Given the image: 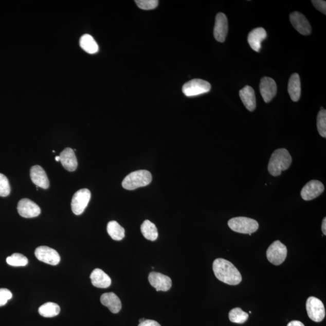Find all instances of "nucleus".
<instances>
[{
	"instance_id": "6",
	"label": "nucleus",
	"mask_w": 326,
	"mask_h": 326,
	"mask_svg": "<svg viewBox=\"0 0 326 326\" xmlns=\"http://www.w3.org/2000/svg\"><path fill=\"white\" fill-rule=\"evenodd\" d=\"M286 256V247L279 241L274 242L267 249V259L273 265L278 266L282 264L285 261Z\"/></svg>"
},
{
	"instance_id": "31",
	"label": "nucleus",
	"mask_w": 326,
	"mask_h": 326,
	"mask_svg": "<svg viewBox=\"0 0 326 326\" xmlns=\"http://www.w3.org/2000/svg\"><path fill=\"white\" fill-rule=\"evenodd\" d=\"M138 8L143 10L154 9L158 5L157 0H136L135 1Z\"/></svg>"
},
{
	"instance_id": "32",
	"label": "nucleus",
	"mask_w": 326,
	"mask_h": 326,
	"mask_svg": "<svg viewBox=\"0 0 326 326\" xmlns=\"http://www.w3.org/2000/svg\"><path fill=\"white\" fill-rule=\"evenodd\" d=\"M12 298V294L6 288L0 289V307L5 306L8 301Z\"/></svg>"
},
{
	"instance_id": "36",
	"label": "nucleus",
	"mask_w": 326,
	"mask_h": 326,
	"mask_svg": "<svg viewBox=\"0 0 326 326\" xmlns=\"http://www.w3.org/2000/svg\"><path fill=\"white\" fill-rule=\"evenodd\" d=\"M321 228H322V233H323V234L325 235L326 234V218H324L323 220H322Z\"/></svg>"
},
{
	"instance_id": "12",
	"label": "nucleus",
	"mask_w": 326,
	"mask_h": 326,
	"mask_svg": "<svg viewBox=\"0 0 326 326\" xmlns=\"http://www.w3.org/2000/svg\"><path fill=\"white\" fill-rule=\"evenodd\" d=\"M290 22L298 32L303 35H309L312 31L311 26L307 19L302 13L294 12L290 14Z\"/></svg>"
},
{
	"instance_id": "26",
	"label": "nucleus",
	"mask_w": 326,
	"mask_h": 326,
	"mask_svg": "<svg viewBox=\"0 0 326 326\" xmlns=\"http://www.w3.org/2000/svg\"><path fill=\"white\" fill-rule=\"evenodd\" d=\"M61 309L58 304L52 302H48L40 306L38 312L44 317L51 318L57 316L60 314Z\"/></svg>"
},
{
	"instance_id": "33",
	"label": "nucleus",
	"mask_w": 326,
	"mask_h": 326,
	"mask_svg": "<svg viewBox=\"0 0 326 326\" xmlns=\"http://www.w3.org/2000/svg\"><path fill=\"white\" fill-rule=\"evenodd\" d=\"M312 4L319 11L326 14V2L322 0H312Z\"/></svg>"
},
{
	"instance_id": "2",
	"label": "nucleus",
	"mask_w": 326,
	"mask_h": 326,
	"mask_svg": "<svg viewBox=\"0 0 326 326\" xmlns=\"http://www.w3.org/2000/svg\"><path fill=\"white\" fill-rule=\"evenodd\" d=\"M292 163V157L286 149H278L273 152L268 164V171L270 175L278 176L282 171H286Z\"/></svg>"
},
{
	"instance_id": "8",
	"label": "nucleus",
	"mask_w": 326,
	"mask_h": 326,
	"mask_svg": "<svg viewBox=\"0 0 326 326\" xmlns=\"http://www.w3.org/2000/svg\"><path fill=\"white\" fill-rule=\"evenodd\" d=\"M91 192L87 189H82L78 190L73 196L71 201V210L76 215H80L84 213L86 207L88 206Z\"/></svg>"
},
{
	"instance_id": "1",
	"label": "nucleus",
	"mask_w": 326,
	"mask_h": 326,
	"mask_svg": "<svg viewBox=\"0 0 326 326\" xmlns=\"http://www.w3.org/2000/svg\"><path fill=\"white\" fill-rule=\"evenodd\" d=\"M213 270L216 278L229 285H238L242 282L240 272L233 263L224 259H217L213 263Z\"/></svg>"
},
{
	"instance_id": "13",
	"label": "nucleus",
	"mask_w": 326,
	"mask_h": 326,
	"mask_svg": "<svg viewBox=\"0 0 326 326\" xmlns=\"http://www.w3.org/2000/svg\"><path fill=\"white\" fill-rule=\"evenodd\" d=\"M228 25L226 15L223 13H218L215 20L214 37L218 42L224 43L228 34Z\"/></svg>"
},
{
	"instance_id": "28",
	"label": "nucleus",
	"mask_w": 326,
	"mask_h": 326,
	"mask_svg": "<svg viewBox=\"0 0 326 326\" xmlns=\"http://www.w3.org/2000/svg\"><path fill=\"white\" fill-rule=\"evenodd\" d=\"M6 262L12 266H24L28 264V259L20 253H15L6 259Z\"/></svg>"
},
{
	"instance_id": "9",
	"label": "nucleus",
	"mask_w": 326,
	"mask_h": 326,
	"mask_svg": "<svg viewBox=\"0 0 326 326\" xmlns=\"http://www.w3.org/2000/svg\"><path fill=\"white\" fill-rule=\"evenodd\" d=\"M36 258L40 261L51 265H57L60 262L61 258L55 249L47 246H41L36 249L34 252Z\"/></svg>"
},
{
	"instance_id": "37",
	"label": "nucleus",
	"mask_w": 326,
	"mask_h": 326,
	"mask_svg": "<svg viewBox=\"0 0 326 326\" xmlns=\"http://www.w3.org/2000/svg\"><path fill=\"white\" fill-rule=\"evenodd\" d=\"M55 160H56L57 161H60V156H57V157H55Z\"/></svg>"
},
{
	"instance_id": "34",
	"label": "nucleus",
	"mask_w": 326,
	"mask_h": 326,
	"mask_svg": "<svg viewBox=\"0 0 326 326\" xmlns=\"http://www.w3.org/2000/svg\"><path fill=\"white\" fill-rule=\"evenodd\" d=\"M138 326H161L158 322L152 320H146Z\"/></svg>"
},
{
	"instance_id": "4",
	"label": "nucleus",
	"mask_w": 326,
	"mask_h": 326,
	"mask_svg": "<svg viewBox=\"0 0 326 326\" xmlns=\"http://www.w3.org/2000/svg\"><path fill=\"white\" fill-rule=\"evenodd\" d=\"M228 227L231 230L242 234L251 235L258 230L259 225L255 220L247 217H237L229 220Z\"/></svg>"
},
{
	"instance_id": "24",
	"label": "nucleus",
	"mask_w": 326,
	"mask_h": 326,
	"mask_svg": "<svg viewBox=\"0 0 326 326\" xmlns=\"http://www.w3.org/2000/svg\"><path fill=\"white\" fill-rule=\"evenodd\" d=\"M80 46L89 54H95L99 51V46L92 36L88 34L83 35L80 40Z\"/></svg>"
},
{
	"instance_id": "30",
	"label": "nucleus",
	"mask_w": 326,
	"mask_h": 326,
	"mask_svg": "<svg viewBox=\"0 0 326 326\" xmlns=\"http://www.w3.org/2000/svg\"><path fill=\"white\" fill-rule=\"evenodd\" d=\"M10 193V186L8 178L0 173V196L6 197Z\"/></svg>"
},
{
	"instance_id": "27",
	"label": "nucleus",
	"mask_w": 326,
	"mask_h": 326,
	"mask_svg": "<svg viewBox=\"0 0 326 326\" xmlns=\"http://www.w3.org/2000/svg\"><path fill=\"white\" fill-rule=\"evenodd\" d=\"M229 319L232 322L237 324H243L248 320L249 315L242 309L236 307L229 312Z\"/></svg>"
},
{
	"instance_id": "20",
	"label": "nucleus",
	"mask_w": 326,
	"mask_h": 326,
	"mask_svg": "<svg viewBox=\"0 0 326 326\" xmlns=\"http://www.w3.org/2000/svg\"><path fill=\"white\" fill-rule=\"evenodd\" d=\"M100 302L109 309L113 314H117L121 309V303L120 298L113 293L103 294L100 297Z\"/></svg>"
},
{
	"instance_id": "14",
	"label": "nucleus",
	"mask_w": 326,
	"mask_h": 326,
	"mask_svg": "<svg viewBox=\"0 0 326 326\" xmlns=\"http://www.w3.org/2000/svg\"><path fill=\"white\" fill-rule=\"evenodd\" d=\"M149 283L157 291H169L172 287V280L169 277L157 272H151L148 277Z\"/></svg>"
},
{
	"instance_id": "22",
	"label": "nucleus",
	"mask_w": 326,
	"mask_h": 326,
	"mask_svg": "<svg viewBox=\"0 0 326 326\" xmlns=\"http://www.w3.org/2000/svg\"><path fill=\"white\" fill-rule=\"evenodd\" d=\"M289 95L294 102L299 100L301 96V82L299 75L294 74L291 75L288 82Z\"/></svg>"
},
{
	"instance_id": "5",
	"label": "nucleus",
	"mask_w": 326,
	"mask_h": 326,
	"mask_svg": "<svg viewBox=\"0 0 326 326\" xmlns=\"http://www.w3.org/2000/svg\"><path fill=\"white\" fill-rule=\"evenodd\" d=\"M210 89V83L200 79L191 80L183 86V92L187 97L203 95L209 92Z\"/></svg>"
},
{
	"instance_id": "18",
	"label": "nucleus",
	"mask_w": 326,
	"mask_h": 326,
	"mask_svg": "<svg viewBox=\"0 0 326 326\" xmlns=\"http://www.w3.org/2000/svg\"><path fill=\"white\" fill-rule=\"evenodd\" d=\"M60 161L63 167L68 171L74 172L78 168V160L74 150L71 148H65L60 155Z\"/></svg>"
},
{
	"instance_id": "17",
	"label": "nucleus",
	"mask_w": 326,
	"mask_h": 326,
	"mask_svg": "<svg viewBox=\"0 0 326 326\" xmlns=\"http://www.w3.org/2000/svg\"><path fill=\"white\" fill-rule=\"evenodd\" d=\"M267 37L266 30L262 27H258L251 31L248 34V42L252 50L259 52L261 49L262 43Z\"/></svg>"
},
{
	"instance_id": "7",
	"label": "nucleus",
	"mask_w": 326,
	"mask_h": 326,
	"mask_svg": "<svg viewBox=\"0 0 326 326\" xmlns=\"http://www.w3.org/2000/svg\"><path fill=\"white\" fill-rule=\"evenodd\" d=\"M306 311L308 317L315 322H321L325 316L324 304L318 298L310 297L306 301Z\"/></svg>"
},
{
	"instance_id": "38",
	"label": "nucleus",
	"mask_w": 326,
	"mask_h": 326,
	"mask_svg": "<svg viewBox=\"0 0 326 326\" xmlns=\"http://www.w3.org/2000/svg\"><path fill=\"white\" fill-rule=\"evenodd\" d=\"M146 320L145 318H141L140 319V320H139L140 323H141V322H143L144 321Z\"/></svg>"
},
{
	"instance_id": "21",
	"label": "nucleus",
	"mask_w": 326,
	"mask_h": 326,
	"mask_svg": "<svg viewBox=\"0 0 326 326\" xmlns=\"http://www.w3.org/2000/svg\"><path fill=\"white\" fill-rule=\"evenodd\" d=\"M239 96L246 108L253 112L256 107V99L255 90L251 86H245L239 92Z\"/></svg>"
},
{
	"instance_id": "19",
	"label": "nucleus",
	"mask_w": 326,
	"mask_h": 326,
	"mask_svg": "<svg viewBox=\"0 0 326 326\" xmlns=\"http://www.w3.org/2000/svg\"><path fill=\"white\" fill-rule=\"evenodd\" d=\"M92 283L94 286L99 288H107L112 284V279L102 269L97 268L93 270L90 275Z\"/></svg>"
},
{
	"instance_id": "35",
	"label": "nucleus",
	"mask_w": 326,
	"mask_h": 326,
	"mask_svg": "<svg viewBox=\"0 0 326 326\" xmlns=\"http://www.w3.org/2000/svg\"><path fill=\"white\" fill-rule=\"evenodd\" d=\"M287 326H304V325L300 321H292L289 322Z\"/></svg>"
},
{
	"instance_id": "23",
	"label": "nucleus",
	"mask_w": 326,
	"mask_h": 326,
	"mask_svg": "<svg viewBox=\"0 0 326 326\" xmlns=\"http://www.w3.org/2000/svg\"><path fill=\"white\" fill-rule=\"evenodd\" d=\"M107 233L113 240L119 241L125 237V230L115 221H110L107 225Z\"/></svg>"
},
{
	"instance_id": "3",
	"label": "nucleus",
	"mask_w": 326,
	"mask_h": 326,
	"mask_svg": "<svg viewBox=\"0 0 326 326\" xmlns=\"http://www.w3.org/2000/svg\"><path fill=\"white\" fill-rule=\"evenodd\" d=\"M150 172L146 170L131 172L123 179L122 186L126 190H133L141 187L147 186L152 182Z\"/></svg>"
},
{
	"instance_id": "25",
	"label": "nucleus",
	"mask_w": 326,
	"mask_h": 326,
	"mask_svg": "<svg viewBox=\"0 0 326 326\" xmlns=\"http://www.w3.org/2000/svg\"><path fill=\"white\" fill-rule=\"evenodd\" d=\"M141 231L143 237L151 241L157 240L158 233L155 225L149 220H146L141 225Z\"/></svg>"
},
{
	"instance_id": "15",
	"label": "nucleus",
	"mask_w": 326,
	"mask_h": 326,
	"mask_svg": "<svg viewBox=\"0 0 326 326\" xmlns=\"http://www.w3.org/2000/svg\"><path fill=\"white\" fill-rule=\"evenodd\" d=\"M277 84L272 78L264 77L261 79L260 92L265 102L269 103L275 98L277 93Z\"/></svg>"
},
{
	"instance_id": "29",
	"label": "nucleus",
	"mask_w": 326,
	"mask_h": 326,
	"mask_svg": "<svg viewBox=\"0 0 326 326\" xmlns=\"http://www.w3.org/2000/svg\"><path fill=\"white\" fill-rule=\"evenodd\" d=\"M317 129L321 137H326V111L321 107L317 116Z\"/></svg>"
},
{
	"instance_id": "16",
	"label": "nucleus",
	"mask_w": 326,
	"mask_h": 326,
	"mask_svg": "<svg viewBox=\"0 0 326 326\" xmlns=\"http://www.w3.org/2000/svg\"><path fill=\"white\" fill-rule=\"evenodd\" d=\"M30 178L37 186L44 189L49 187V180L46 172L40 166L36 165L30 169Z\"/></svg>"
},
{
	"instance_id": "11",
	"label": "nucleus",
	"mask_w": 326,
	"mask_h": 326,
	"mask_svg": "<svg viewBox=\"0 0 326 326\" xmlns=\"http://www.w3.org/2000/svg\"><path fill=\"white\" fill-rule=\"evenodd\" d=\"M17 210L20 216L25 218L37 217L41 212L40 207L35 203L27 198L19 201Z\"/></svg>"
},
{
	"instance_id": "10",
	"label": "nucleus",
	"mask_w": 326,
	"mask_h": 326,
	"mask_svg": "<svg viewBox=\"0 0 326 326\" xmlns=\"http://www.w3.org/2000/svg\"><path fill=\"white\" fill-rule=\"evenodd\" d=\"M324 190V186L318 180H312L303 187L301 196L304 201H311L321 195Z\"/></svg>"
}]
</instances>
